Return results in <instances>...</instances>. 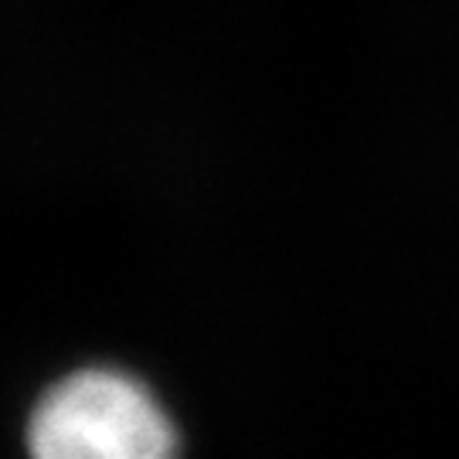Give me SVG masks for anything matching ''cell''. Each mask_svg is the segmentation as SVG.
I'll return each mask as SVG.
<instances>
[{"mask_svg":"<svg viewBox=\"0 0 459 459\" xmlns=\"http://www.w3.org/2000/svg\"><path fill=\"white\" fill-rule=\"evenodd\" d=\"M31 459H178V429L140 377L82 368L55 381L28 419Z\"/></svg>","mask_w":459,"mask_h":459,"instance_id":"cell-1","label":"cell"}]
</instances>
